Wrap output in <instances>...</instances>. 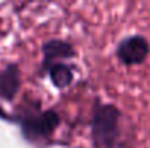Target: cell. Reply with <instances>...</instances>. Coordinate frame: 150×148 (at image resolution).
Listing matches in <instances>:
<instances>
[{"instance_id": "7a4b0ae2", "label": "cell", "mask_w": 150, "mask_h": 148, "mask_svg": "<svg viewBox=\"0 0 150 148\" xmlns=\"http://www.w3.org/2000/svg\"><path fill=\"white\" fill-rule=\"evenodd\" d=\"M150 52L149 41L142 35H133L122 39L117 48V55L121 62L127 65L142 64Z\"/></svg>"}, {"instance_id": "8992f818", "label": "cell", "mask_w": 150, "mask_h": 148, "mask_svg": "<svg viewBox=\"0 0 150 148\" xmlns=\"http://www.w3.org/2000/svg\"><path fill=\"white\" fill-rule=\"evenodd\" d=\"M44 54H45V58L50 60V58H67L73 54V48L70 44L64 42V41H50L44 45Z\"/></svg>"}, {"instance_id": "6da1fadb", "label": "cell", "mask_w": 150, "mask_h": 148, "mask_svg": "<svg viewBox=\"0 0 150 148\" xmlns=\"http://www.w3.org/2000/svg\"><path fill=\"white\" fill-rule=\"evenodd\" d=\"M120 110L114 105H98L93 110L91 128L92 137L99 147L111 148L118 135Z\"/></svg>"}, {"instance_id": "277c9868", "label": "cell", "mask_w": 150, "mask_h": 148, "mask_svg": "<svg viewBox=\"0 0 150 148\" xmlns=\"http://www.w3.org/2000/svg\"><path fill=\"white\" fill-rule=\"evenodd\" d=\"M50 71V77L51 81L54 83V86H57L58 89H64L67 86H70L71 80H73V70L61 62H55L51 65Z\"/></svg>"}, {"instance_id": "3957f363", "label": "cell", "mask_w": 150, "mask_h": 148, "mask_svg": "<svg viewBox=\"0 0 150 148\" xmlns=\"http://www.w3.org/2000/svg\"><path fill=\"white\" fill-rule=\"evenodd\" d=\"M19 70L16 65H9L6 70L0 71V96L12 99L19 89Z\"/></svg>"}, {"instance_id": "5b68a950", "label": "cell", "mask_w": 150, "mask_h": 148, "mask_svg": "<svg viewBox=\"0 0 150 148\" xmlns=\"http://www.w3.org/2000/svg\"><path fill=\"white\" fill-rule=\"evenodd\" d=\"M58 123V116L54 113V112H45L42 113L38 119H35L32 122V129L37 132V134H41V135H48L51 134L55 126Z\"/></svg>"}]
</instances>
